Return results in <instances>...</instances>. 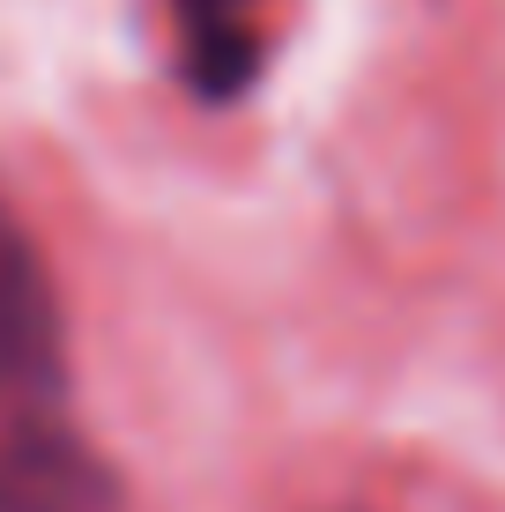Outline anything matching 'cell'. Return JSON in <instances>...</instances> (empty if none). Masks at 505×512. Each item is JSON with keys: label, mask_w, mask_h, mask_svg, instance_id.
Listing matches in <instances>:
<instances>
[{"label": "cell", "mask_w": 505, "mask_h": 512, "mask_svg": "<svg viewBox=\"0 0 505 512\" xmlns=\"http://www.w3.org/2000/svg\"><path fill=\"white\" fill-rule=\"evenodd\" d=\"M97 468L60 431V320L23 223L0 201V512H90Z\"/></svg>", "instance_id": "cell-1"}, {"label": "cell", "mask_w": 505, "mask_h": 512, "mask_svg": "<svg viewBox=\"0 0 505 512\" xmlns=\"http://www.w3.org/2000/svg\"><path fill=\"white\" fill-rule=\"evenodd\" d=\"M179 45L201 97H231L260 67V15L253 0H179Z\"/></svg>", "instance_id": "cell-2"}]
</instances>
